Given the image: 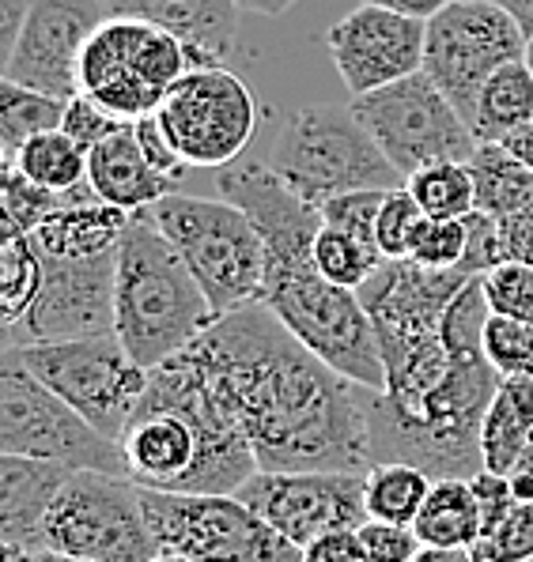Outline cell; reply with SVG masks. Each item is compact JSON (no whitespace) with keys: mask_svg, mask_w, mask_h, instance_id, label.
<instances>
[{"mask_svg":"<svg viewBox=\"0 0 533 562\" xmlns=\"http://www.w3.org/2000/svg\"><path fill=\"white\" fill-rule=\"evenodd\" d=\"M193 344L251 438L257 472L375 469L371 389L318 359L262 302L216 317Z\"/></svg>","mask_w":533,"mask_h":562,"instance_id":"obj_1","label":"cell"},{"mask_svg":"<svg viewBox=\"0 0 533 562\" xmlns=\"http://www.w3.org/2000/svg\"><path fill=\"white\" fill-rule=\"evenodd\" d=\"M488 314L492 310L480 291V276H473L446 310L443 340L454 362L443 382L409 408H393L375 389L367 393L375 464H412L432 480H473L485 469L480 427L503 382L480 344Z\"/></svg>","mask_w":533,"mask_h":562,"instance_id":"obj_2","label":"cell"},{"mask_svg":"<svg viewBox=\"0 0 533 562\" xmlns=\"http://www.w3.org/2000/svg\"><path fill=\"white\" fill-rule=\"evenodd\" d=\"M216 322L209 295L189 272L175 241L163 235L156 215L133 212L118 246L114 333L141 367H159L186 351Z\"/></svg>","mask_w":533,"mask_h":562,"instance_id":"obj_3","label":"cell"},{"mask_svg":"<svg viewBox=\"0 0 533 562\" xmlns=\"http://www.w3.org/2000/svg\"><path fill=\"white\" fill-rule=\"evenodd\" d=\"M469 280L473 272L466 268H424L406 257V261H386L359 288L382 348V396L390 404L409 408L446 378L454 356L443 340V322Z\"/></svg>","mask_w":533,"mask_h":562,"instance_id":"obj_4","label":"cell"},{"mask_svg":"<svg viewBox=\"0 0 533 562\" xmlns=\"http://www.w3.org/2000/svg\"><path fill=\"white\" fill-rule=\"evenodd\" d=\"M257 302L273 310L288 325V333L299 336L333 370H341L356 385L375 389V393L386 389L382 348H378L364 299L359 291L325 280L314 265V254L265 265V288Z\"/></svg>","mask_w":533,"mask_h":562,"instance_id":"obj_5","label":"cell"},{"mask_svg":"<svg viewBox=\"0 0 533 562\" xmlns=\"http://www.w3.org/2000/svg\"><path fill=\"white\" fill-rule=\"evenodd\" d=\"M269 167L291 193L314 207H325L359 189L406 186L398 167L386 159V151L356 117V110L333 106V102L303 106L288 117L269 151Z\"/></svg>","mask_w":533,"mask_h":562,"instance_id":"obj_6","label":"cell"},{"mask_svg":"<svg viewBox=\"0 0 533 562\" xmlns=\"http://www.w3.org/2000/svg\"><path fill=\"white\" fill-rule=\"evenodd\" d=\"M152 215L197 276L216 317L262 299L265 241L243 207L223 196L209 201V196L170 193L152 207Z\"/></svg>","mask_w":533,"mask_h":562,"instance_id":"obj_7","label":"cell"},{"mask_svg":"<svg viewBox=\"0 0 533 562\" xmlns=\"http://www.w3.org/2000/svg\"><path fill=\"white\" fill-rule=\"evenodd\" d=\"M193 68L189 46L178 34L133 15H110L80 57V91L118 121L159 114L163 99Z\"/></svg>","mask_w":533,"mask_h":562,"instance_id":"obj_8","label":"cell"},{"mask_svg":"<svg viewBox=\"0 0 533 562\" xmlns=\"http://www.w3.org/2000/svg\"><path fill=\"white\" fill-rule=\"evenodd\" d=\"M12 351L23 367L49 385L65 404H73L95 430L107 438H122L129 419L141 408L148 393L152 370L141 367L118 333L84 336V340H54V344H23Z\"/></svg>","mask_w":533,"mask_h":562,"instance_id":"obj_9","label":"cell"},{"mask_svg":"<svg viewBox=\"0 0 533 562\" xmlns=\"http://www.w3.org/2000/svg\"><path fill=\"white\" fill-rule=\"evenodd\" d=\"M144 514L159 555H186L193 562H303V551L238 495L144 491Z\"/></svg>","mask_w":533,"mask_h":562,"instance_id":"obj_10","label":"cell"},{"mask_svg":"<svg viewBox=\"0 0 533 562\" xmlns=\"http://www.w3.org/2000/svg\"><path fill=\"white\" fill-rule=\"evenodd\" d=\"M0 453L54 461L73 472L125 475L122 446L42 385L12 351H4L0 370Z\"/></svg>","mask_w":533,"mask_h":562,"instance_id":"obj_11","label":"cell"},{"mask_svg":"<svg viewBox=\"0 0 533 562\" xmlns=\"http://www.w3.org/2000/svg\"><path fill=\"white\" fill-rule=\"evenodd\" d=\"M348 106L406 181L432 162H469L480 148L473 125L424 68L390 88L356 94Z\"/></svg>","mask_w":533,"mask_h":562,"instance_id":"obj_12","label":"cell"},{"mask_svg":"<svg viewBox=\"0 0 533 562\" xmlns=\"http://www.w3.org/2000/svg\"><path fill=\"white\" fill-rule=\"evenodd\" d=\"M46 551L95 562H152L159 555L144 491L129 475L73 472L46 514Z\"/></svg>","mask_w":533,"mask_h":562,"instance_id":"obj_13","label":"cell"},{"mask_svg":"<svg viewBox=\"0 0 533 562\" xmlns=\"http://www.w3.org/2000/svg\"><path fill=\"white\" fill-rule=\"evenodd\" d=\"M526 42L530 34L496 0H451L427 20L424 72L473 125L488 76L526 57Z\"/></svg>","mask_w":533,"mask_h":562,"instance_id":"obj_14","label":"cell"},{"mask_svg":"<svg viewBox=\"0 0 533 562\" xmlns=\"http://www.w3.org/2000/svg\"><path fill=\"white\" fill-rule=\"evenodd\" d=\"M159 121L189 170H223L254 140L257 99L243 76L197 65L163 99Z\"/></svg>","mask_w":533,"mask_h":562,"instance_id":"obj_15","label":"cell"},{"mask_svg":"<svg viewBox=\"0 0 533 562\" xmlns=\"http://www.w3.org/2000/svg\"><path fill=\"white\" fill-rule=\"evenodd\" d=\"M114 291L118 249L80 261L42 254V291L20 322L4 325V348L114 333Z\"/></svg>","mask_w":533,"mask_h":562,"instance_id":"obj_16","label":"cell"},{"mask_svg":"<svg viewBox=\"0 0 533 562\" xmlns=\"http://www.w3.org/2000/svg\"><path fill=\"white\" fill-rule=\"evenodd\" d=\"M364 480L356 472H254L235 495L303 551L322 532L367 521Z\"/></svg>","mask_w":533,"mask_h":562,"instance_id":"obj_17","label":"cell"},{"mask_svg":"<svg viewBox=\"0 0 533 562\" xmlns=\"http://www.w3.org/2000/svg\"><path fill=\"white\" fill-rule=\"evenodd\" d=\"M107 20V0H34L20 42L4 65V80L54 94L62 102L76 99L84 46Z\"/></svg>","mask_w":533,"mask_h":562,"instance_id":"obj_18","label":"cell"},{"mask_svg":"<svg viewBox=\"0 0 533 562\" xmlns=\"http://www.w3.org/2000/svg\"><path fill=\"white\" fill-rule=\"evenodd\" d=\"M333 68L341 72L348 94H371L406 80L424 68L427 23L390 8L359 4L325 34Z\"/></svg>","mask_w":533,"mask_h":562,"instance_id":"obj_19","label":"cell"},{"mask_svg":"<svg viewBox=\"0 0 533 562\" xmlns=\"http://www.w3.org/2000/svg\"><path fill=\"white\" fill-rule=\"evenodd\" d=\"M110 15H133L178 34L197 65H223L235 54L238 4L235 0H107Z\"/></svg>","mask_w":533,"mask_h":562,"instance_id":"obj_20","label":"cell"},{"mask_svg":"<svg viewBox=\"0 0 533 562\" xmlns=\"http://www.w3.org/2000/svg\"><path fill=\"white\" fill-rule=\"evenodd\" d=\"M73 469L0 453V540L46 551V514Z\"/></svg>","mask_w":533,"mask_h":562,"instance_id":"obj_21","label":"cell"},{"mask_svg":"<svg viewBox=\"0 0 533 562\" xmlns=\"http://www.w3.org/2000/svg\"><path fill=\"white\" fill-rule=\"evenodd\" d=\"M88 186L99 201L125 207V212H148L163 196H170L175 181L152 170L133 136V125H122L88 151Z\"/></svg>","mask_w":533,"mask_h":562,"instance_id":"obj_22","label":"cell"},{"mask_svg":"<svg viewBox=\"0 0 533 562\" xmlns=\"http://www.w3.org/2000/svg\"><path fill=\"white\" fill-rule=\"evenodd\" d=\"M129 220H133V212L99 201L91 189V193H84L80 201H73L57 215H49L31 238L46 257L80 261V257H99V254H110V249L122 246Z\"/></svg>","mask_w":533,"mask_h":562,"instance_id":"obj_23","label":"cell"},{"mask_svg":"<svg viewBox=\"0 0 533 562\" xmlns=\"http://www.w3.org/2000/svg\"><path fill=\"white\" fill-rule=\"evenodd\" d=\"M533 438V378H503L480 427L485 469L511 475Z\"/></svg>","mask_w":533,"mask_h":562,"instance_id":"obj_24","label":"cell"},{"mask_svg":"<svg viewBox=\"0 0 533 562\" xmlns=\"http://www.w3.org/2000/svg\"><path fill=\"white\" fill-rule=\"evenodd\" d=\"M412 532L420 536V543H432V548H477L485 536V514L473 495V483L435 480L417 521H412Z\"/></svg>","mask_w":533,"mask_h":562,"instance_id":"obj_25","label":"cell"},{"mask_svg":"<svg viewBox=\"0 0 533 562\" xmlns=\"http://www.w3.org/2000/svg\"><path fill=\"white\" fill-rule=\"evenodd\" d=\"M533 121V68L522 60H511L500 72L488 76L480 88L477 114H473V133L480 144H500L514 128Z\"/></svg>","mask_w":533,"mask_h":562,"instance_id":"obj_26","label":"cell"},{"mask_svg":"<svg viewBox=\"0 0 533 562\" xmlns=\"http://www.w3.org/2000/svg\"><path fill=\"white\" fill-rule=\"evenodd\" d=\"M469 167L477 178V212L503 220L533 204V170L522 167L503 144H480Z\"/></svg>","mask_w":533,"mask_h":562,"instance_id":"obj_27","label":"cell"},{"mask_svg":"<svg viewBox=\"0 0 533 562\" xmlns=\"http://www.w3.org/2000/svg\"><path fill=\"white\" fill-rule=\"evenodd\" d=\"M8 167H15L34 186L68 193L80 181H88V151L65 128H49V133L31 136L20 148V155H15V162H8Z\"/></svg>","mask_w":533,"mask_h":562,"instance_id":"obj_28","label":"cell"},{"mask_svg":"<svg viewBox=\"0 0 533 562\" xmlns=\"http://www.w3.org/2000/svg\"><path fill=\"white\" fill-rule=\"evenodd\" d=\"M65 102L54 94L31 91L23 83L4 80L0 83V144H4V167L15 162L23 144L49 128H62Z\"/></svg>","mask_w":533,"mask_h":562,"instance_id":"obj_29","label":"cell"},{"mask_svg":"<svg viewBox=\"0 0 533 562\" xmlns=\"http://www.w3.org/2000/svg\"><path fill=\"white\" fill-rule=\"evenodd\" d=\"M432 475L412 464H375L364 480V503L367 517L393 525H412L432 491Z\"/></svg>","mask_w":533,"mask_h":562,"instance_id":"obj_30","label":"cell"},{"mask_svg":"<svg viewBox=\"0 0 533 562\" xmlns=\"http://www.w3.org/2000/svg\"><path fill=\"white\" fill-rule=\"evenodd\" d=\"M406 186L427 220H466L469 212H477V178L469 162H432Z\"/></svg>","mask_w":533,"mask_h":562,"instance_id":"obj_31","label":"cell"},{"mask_svg":"<svg viewBox=\"0 0 533 562\" xmlns=\"http://www.w3.org/2000/svg\"><path fill=\"white\" fill-rule=\"evenodd\" d=\"M84 193H91L88 181H80L68 193H57V189H42L34 186L31 178H23L15 167H4V223L8 235H34L49 215H57L62 207L73 201H80Z\"/></svg>","mask_w":533,"mask_h":562,"instance_id":"obj_32","label":"cell"},{"mask_svg":"<svg viewBox=\"0 0 533 562\" xmlns=\"http://www.w3.org/2000/svg\"><path fill=\"white\" fill-rule=\"evenodd\" d=\"M42 291V254L31 235H4L0 249V306L4 325H15Z\"/></svg>","mask_w":533,"mask_h":562,"instance_id":"obj_33","label":"cell"},{"mask_svg":"<svg viewBox=\"0 0 533 562\" xmlns=\"http://www.w3.org/2000/svg\"><path fill=\"white\" fill-rule=\"evenodd\" d=\"M314 265H318V272L337 283V288L359 291L378 268L386 265V257L367 249L364 241H356L348 231L322 220V231H318V238H314Z\"/></svg>","mask_w":533,"mask_h":562,"instance_id":"obj_34","label":"cell"},{"mask_svg":"<svg viewBox=\"0 0 533 562\" xmlns=\"http://www.w3.org/2000/svg\"><path fill=\"white\" fill-rule=\"evenodd\" d=\"M424 207L417 204V196L409 193V186L386 189V201L378 207V249H382L386 261H406L412 257V246L420 238V227H424Z\"/></svg>","mask_w":533,"mask_h":562,"instance_id":"obj_35","label":"cell"},{"mask_svg":"<svg viewBox=\"0 0 533 562\" xmlns=\"http://www.w3.org/2000/svg\"><path fill=\"white\" fill-rule=\"evenodd\" d=\"M485 359L500 378H533V325L519 317L488 314L485 322Z\"/></svg>","mask_w":533,"mask_h":562,"instance_id":"obj_36","label":"cell"},{"mask_svg":"<svg viewBox=\"0 0 533 562\" xmlns=\"http://www.w3.org/2000/svg\"><path fill=\"white\" fill-rule=\"evenodd\" d=\"M480 291L492 314L519 317L533 325V265L526 261H500L480 272Z\"/></svg>","mask_w":533,"mask_h":562,"instance_id":"obj_37","label":"cell"},{"mask_svg":"<svg viewBox=\"0 0 533 562\" xmlns=\"http://www.w3.org/2000/svg\"><path fill=\"white\" fill-rule=\"evenodd\" d=\"M477 562H533V503H514L511 514L473 548Z\"/></svg>","mask_w":533,"mask_h":562,"instance_id":"obj_38","label":"cell"},{"mask_svg":"<svg viewBox=\"0 0 533 562\" xmlns=\"http://www.w3.org/2000/svg\"><path fill=\"white\" fill-rule=\"evenodd\" d=\"M469 254V220H424L409 261L424 268H462Z\"/></svg>","mask_w":533,"mask_h":562,"instance_id":"obj_39","label":"cell"},{"mask_svg":"<svg viewBox=\"0 0 533 562\" xmlns=\"http://www.w3.org/2000/svg\"><path fill=\"white\" fill-rule=\"evenodd\" d=\"M356 532H359V543H364L367 562H412L420 551V536L412 532V525H393V521H375V517H367Z\"/></svg>","mask_w":533,"mask_h":562,"instance_id":"obj_40","label":"cell"},{"mask_svg":"<svg viewBox=\"0 0 533 562\" xmlns=\"http://www.w3.org/2000/svg\"><path fill=\"white\" fill-rule=\"evenodd\" d=\"M125 121H118L110 110H102L99 102L88 99V94H76V99H68L65 102V121H62V128L68 136H73L76 144H80L84 151H91L95 144H102L107 136H114L118 128H122Z\"/></svg>","mask_w":533,"mask_h":562,"instance_id":"obj_41","label":"cell"},{"mask_svg":"<svg viewBox=\"0 0 533 562\" xmlns=\"http://www.w3.org/2000/svg\"><path fill=\"white\" fill-rule=\"evenodd\" d=\"M133 136H136L144 159L152 162V170H156V175L178 181L189 170L186 159L178 155V148L170 144V136H167V128H163L159 114H148V117H141V121H133Z\"/></svg>","mask_w":533,"mask_h":562,"instance_id":"obj_42","label":"cell"},{"mask_svg":"<svg viewBox=\"0 0 533 562\" xmlns=\"http://www.w3.org/2000/svg\"><path fill=\"white\" fill-rule=\"evenodd\" d=\"M469 483H473V495H477V503H480V514H485V532H492L496 525L511 514V506L519 503V498H514V487H511V475L480 469Z\"/></svg>","mask_w":533,"mask_h":562,"instance_id":"obj_43","label":"cell"},{"mask_svg":"<svg viewBox=\"0 0 533 562\" xmlns=\"http://www.w3.org/2000/svg\"><path fill=\"white\" fill-rule=\"evenodd\" d=\"M496 231H500V257L503 261L533 265V204H526L514 215L496 220Z\"/></svg>","mask_w":533,"mask_h":562,"instance_id":"obj_44","label":"cell"},{"mask_svg":"<svg viewBox=\"0 0 533 562\" xmlns=\"http://www.w3.org/2000/svg\"><path fill=\"white\" fill-rule=\"evenodd\" d=\"M303 562H367V555L356 529H333L307 543Z\"/></svg>","mask_w":533,"mask_h":562,"instance_id":"obj_45","label":"cell"},{"mask_svg":"<svg viewBox=\"0 0 533 562\" xmlns=\"http://www.w3.org/2000/svg\"><path fill=\"white\" fill-rule=\"evenodd\" d=\"M34 0H0V57H12L15 42L23 34V23H27V12H31Z\"/></svg>","mask_w":533,"mask_h":562,"instance_id":"obj_46","label":"cell"},{"mask_svg":"<svg viewBox=\"0 0 533 562\" xmlns=\"http://www.w3.org/2000/svg\"><path fill=\"white\" fill-rule=\"evenodd\" d=\"M359 4H375V8H390V12L412 15V20H432L435 12H443L451 0H359Z\"/></svg>","mask_w":533,"mask_h":562,"instance_id":"obj_47","label":"cell"},{"mask_svg":"<svg viewBox=\"0 0 533 562\" xmlns=\"http://www.w3.org/2000/svg\"><path fill=\"white\" fill-rule=\"evenodd\" d=\"M500 144L522 162V167L533 170V121H530V125H522V128H514V133L507 136V140H500Z\"/></svg>","mask_w":533,"mask_h":562,"instance_id":"obj_48","label":"cell"},{"mask_svg":"<svg viewBox=\"0 0 533 562\" xmlns=\"http://www.w3.org/2000/svg\"><path fill=\"white\" fill-rule=\"evenodd\" d=\"M412 562H477V555L469 548H432V543H420Z\"/></svg>","mask_w":533,"mask_h":562,"instance_id":"obj_49","label":"cell"},{"mask_svg":"<svg viewBox=\"0 0 533 562\" xmlns=\"http://www.w3.org/2000/svg\"><path fill=\"white\" fill-rule=\"evenodd\" d=\"M235 4L254 15H284L291 4H299V0H235Z\"/></svg>","mask_w":533,"mask_h":562,"instance_id":"obj_50","label":"cell"},{"mask_svg":"<svg viewBox=\"0 0 533 562\" xmlns=\"http://www.w3.org/2000/svg\"><path fill=\"white\" fill-rule=\"evenodd\" d=\"M46 551L38 548H23V543H0V562H42Z\"/></svg>","mask_w":533,"mask_h":562,"instance_id":"obj_51","label":"cell"},{"mask_svg":"<svg viewBox=\"0 0 533 562\" xmlns=\"http://www.w3.org/2000/svg\"><path fill=\"white\" fill-rule=\"evenodd\" d=\"M496 4L507 8V12L519 20V27L526 34H533V0H496Z\"/></svg>","mask_w":533,"mask_h":562,"instance_id":"obj_52","label":"cell"},{"mask_svg":"<svg viewBox=\"0 0 533 562\" xmlns=\"http://www.w3.org/2000/svg\"><path fill=\"white\" fill-rule=\"evenodd\" d=\"M42 562H95V559H76V555H62V551H46Z\"/></svg>","mask_w":533,"mask_h":562,"instance_id":"obj_53","label":"cell"},{"mask_svg":"<svg viewBox=\"0 0 533 562\" xmlns=\"http://www.w3.org/2000/svg\"><path fill=\"white\" fill-rule=\"evenodd\" d=\"M519 469L533 475V438H530V446H526V457H522V464H519Z\"/></svg>","mask_w":533,"mask_h":562,"instance_id":"obj_54","label":"cell"},{"mask_svg":"<svg viewBox=\"0 0 533 562\" xmlns=\"http://www.w3.org/2000/svg\"><path fill=\"white\" fill-rule=\"evenodd\" d=\"M152 562H193V559H186V555H156Z\"/></svg>","mask_w":533,"mask_h":562,"instance_id":"obj_55","label":"cell"},{"mask_svg":"<svg viewBox=\"0 0 533 562\" xmlns=\"http://www.w3.org/2000/svg\"><path fill=\"white\" fill-rule=\"evenodd\" d=\"M526 65L533 68V34H530V42H526Z\"/></svg>","mask_w":533,"mask_h":562,"instance_id":"obj_56","label":"cell"}]
</instances>
